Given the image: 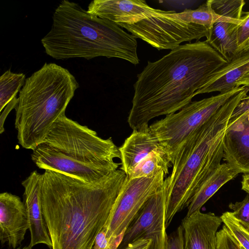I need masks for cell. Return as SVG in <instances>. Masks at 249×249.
<instances>
[{
	"instance_id": "cell-24",
	"label": "cell",
	"mask_w": 249,
	"mask_h": 249,
	"mask_svg": "<svg viewBox=\"0 0 249 249\" xmlns=\"http://www.w3.org/2000/svg\"><path fill=\"white\" fill-rule=\"evenodd\" d=\"M237 30L238 52L249 46V12L244 13Z\"/></svg>"
},
{
	"instance_id": "cell-32",
	"label": "cell",
	"mask_w": 249,
	"mask_h": 249,
	"mask_svg": "<svg viewBox=\"0 0 249 249\" xmlns=\"http://www.w3.org/2000/svg\"><path fill=\"white\" fill-rule=\"evenodd\" d=\"M32 249V247L29 244L28 246H26L22 248V249Z\"/></svg>"
},
{
	"instance_id": "cell-21",
	"label": "cell",
	"mask_w": 249,
	"mask_h": 249,
	"mask_svg": "<svg viewBox=\"0 0 249 249\" xmlns=\"http://www.w3.org/2000/svg\"><path fill=\"white\" fill-rule=\"evenodd\" d=\"M224 225L228 228L244 249H249V227L236 220L231 212H226L220 216Z\"/></svg>"
},
{
	"instance_id": "cell-9",
	"label": "cell",
	"mask_w": 249,
	"mask_h": 249,
	"mask_svg": "<svg viewBox=\"0 0 249 249\" xmlns=\"http://www.w3.org/2000/svg\"><path fill=\"white\" fill-rule=\"evenodd\" d=\"M165 175L161 171L148 178H130L126 176L105 226L108 244L125 232L144 204L162 187Z\"/></svg>"
},
{
	"instance_id": "cell-25",
	"label": "cell",
	"mask_w": 249,
	"mask_h": 249,
	"mask_svg": "<svg viewBox=\"0 0 249 249\" xmlns=\"http://www.w3.org/2000/svg\"><path fill=\"white\" fill-rule=\"evenodd\" d=\"M166 249H184L183 235L181 225L168 235Z\"/></svg>"
},
{
	"instance_id": "cell-13",
	"label": "cell",
	"mask_w": 249,
	"mask_h": 249,
	"mask_svg": "<svg viewBox=\"0 0 249 249\" xmlns=\"http://www.w3.org/2000/svg\"><path fill=\"white\" fill-rule=\"evenodd\" d=\"M222 223L220 216L211 212L185 216L180 224L184 249H217L216 234Z\"/></svg>"
},
{
	"instance_id": "cell-12",
	"label": "cell",
	"mask_w": 249,
	"mask_h": 249,
	"mask_svg": "<svg viewBox=\"0 0 249 249\" xmlns=\"http://www.w3.org/2000/svg\"><path fill=\"white\" fill-rule=\"evenodd\" d=\"M42 174L36 171L32 172L22 182L24 189V204L28 218L31 235L30 245L34 246L40 244L52 248L41 203Z\"/></svg>"
},
{
	"instance_id": "cell-28",
	"label": "cell",
	"mask_w": 249,
	"mask_h": 249,
	"mask_svg": "<svg viewBox=\"0 0 249 249\" xmlns=\"http://www.w3.org/2000/svg\"><path fill=\"white\" fill-rule=\"evenodd\" d=\"M18 103V98L15 97L13 98L3 109V112H1L0 114V133L1 134L4 131V128L3 127V124L4 121L6 118L9 113L10 111L15 108ZM2 109V110H3Z\"/></svg>"
},
{
	"instance_id": "cell-29",
	"label": "cell",
	"mask_w": 249,
	"mask_h": 249,
	"mask_svg": "<svg viewBox=\"0 0 249 249\" xmlns=\"http://www.w3.org/2000/svg\"><path fill=\"white\" fill-rule=\"evenodd\" d=\"M151 242L149 239H139L129 244L123 249H149Z\"/></svg>"
},
{
	"instance_id": "cell-3",
	"label": "cell",
	"mask_w": 249,
	"mask_h": 249,
	"mask_svg": "<svg viewBox=\"0 0 249 249\" xmlns=\"http://www.w3.org/2000/svg\"><path fill=\"white\" fill-rule=\"evenodd\" d=\"M41 42L47 54L57 60L104 56L134 65L140 62L133 35L68 0L61 1L55 9L51 29Z\"/></svg>"
},
{
	"instance_id": "cell-31",
	"label": "cell",
	"mask_w": 249,
	"mask_h": 249,
	"mask_svg": "<svg viewBox=\"0 0 249 249\" xmlns=\"http://www.w3.org/2000/svg\"><path fill=\"white\" fill-rule=\"evenodd\" d=\"M236 86L237 87H240V86L249 87V72L237 81Z\"/></svg>"
},
{
	"instance_id": "cell-20",
	"label": "cell",
	"mask_w": 249,
	"mask_h": 249,
	"mask_svg": "<svg viewBox=\"0 0 249 249\" xmlns=\"http://www.w3.org/2000/svg\"><path fill=\"white\" fill-rule=\"evenodd\" d=\"M23 73H14L10 70L5 71L0 77V111L20 91L26 80Z\"/></svg>"
},
{
	"instance_id": "cell-6",
	"label": "cell",
	"mask_w": 249,
	"mask_h": 249,
	"mask_svg": "<svg viewBox=\"0 0 249 249\" xmlns=\"http://www.w3.org/2000/svg\"><path fill=\"white\" fill-rule=\"evenodd\" d=\"M79 85L69 71L45 63L26 79L19 92L15 128L21 146L34 150L66 108Z\"/></svg>"
},
{
	"instance_id": "cell-1",
	"label": "cell",
	"mask_w": 249,
	"mask_h": 249,
	"mask_svg": "<svg viewBox=\"0 0 249 249\" xmlns=\"http://www.w3.org/2000/svg\"><path fill=\"white\" fill-rule=\"evenodd\" d=\"M126 177L120 169L89 182L45 170L41 203L52 249H92Z\"/></svg>"
},
{
	"instance_id": "cell-17",
	"label": "cell",
	"mask_w": 249,
	"mask_h": 249,
	"mask_svg": "<svg viewBox=\"0 0 249 249\" xmlns=\"http://www.w3.org/2000/svg\"><path fill=\"white\" fill-rule=\"evenodd\" d=\"M249 72V49H244L231 55L225 65L214 72L197 95L226 92L239 88L236 83Z\"/></svg>"
},
{
	"instance_id": "cell-11",
	"label": "cell",
	"mask_w": 249,
	"mask_h": 249,
	"mask_svg": "<svg viewBox=\"0 0 249 249\" xmlns=\"http://www.w3.org/2000/svg\"><path fill=\"white\" fill-rule=\"evenodd\" d=\"M29 229L28 218L24 202L10 193L0 194V240L15 249L20 245Z\"/></svg>"
},
{
	"instance_id": "cell-23",
	"label": "cell",
	"mask_w": 249,
	"mask_h": 249,
	"mask_svg": "<svg viewBox=\"0 0 249 249\" xmlns=\"http://www.w3.org/2000/svg\"><path fill=\"white\" fill-rule=\"evenodd\" d=\"M217 249H244L224 225L216 234Z\"/></svg>"
},
{
	"instance_id": "cell-14",
	"label": "cell",
	"mask_w": 249,
	"mask_h": 249,
	"mask_svg": "<svg viewBox=\"0 0 249 249\" xmlns=\"http://www.w3.org/2000/svg\"><path fill=\"white\" fill-rule=\"evenodd\" d=\"M223 145L224 160L241 173H249V113L227 125Z\"/></svg>"
},
{
	"instance_id": "cell-4",
	"label": "cell",
	"mask_w": 249,
	"mask_h": 249,
	"mask_svg": "<svg viewBox=\"0 0 249 249\" xmlns=\"http://www.w3.org/2000/svg\"><path fill=\"white\" fill-rule=\"evenodd\" d=\"M249 91V87L242 86L179 149L172 172L164 182L167 192L166 228L176 213L188 207L198 188L220 165L229 120Z\"/></svg>"
},
{
	"instance_id": "cell-22",
	"label": "cell",
	"mask_w": 249,
	"mask_h": 249,
	"mask_svg": "<svg viewBox=\"0 0 249 249\" xmlns=\"http://www.w3.org/2000/svg\"><path fill=\"white\" fill-rule=\"evenodd\" d=\"M232 215L242 224L249 227V194L244 199L229 204Z\"/></svg>"
},
{
	"instance_id": "cell-5",
	"label": "cell",
	"mask_w": 249,
	"mask_h": 249,
	"mask_svg": "<svg viewBox=\"0 0 249 249\" xmlns=\"http://www.w3.org/2000/svg\"><path fill=\"white\" fill-rule=\"evenodd\" d=\"M37 167L91 182L117 170L119 147L109 138L99 137L94 130L68 118L60 117L44 139L32 150Z\"/></svg>"
},
{
	"instance_id": "cell-15",
	"label": "cell",
	"mask_w": 249,
	"mask_h": 249,
	"mask_svg": "<svg viewBox=\"0 0 249 249\" xmlns=\"http://www.w3.org/2000/svg\"><path fill=\"white\" fill-rule=\"evenodd\" d=\"M154 9L144 0H93L89 4L87 11L118 25L134 22Z\"/></svg>"
},
{
	"instance_id": "cell-19",
	"label": "cell",
	"mask_w": 249,
	"mask_h": 249,
	"mask_svg": "<svg viewBox=\"0 0 249 249\" xmlns=\"http://www.w3.org/2000/svg\"><path fill=\"white\" fill-rule=\"evenodd\" d=\"M171 164L167 154L161 148L152 151L142 159L127 176L130 178L151 177L161 171L166 175Z\"/></svg>"
},
{
	"instance_id": "cell-26",
	"label": "cell",
	"mask_w": 249,
	"mask_h": 249,
	"mask_svg": "<svg viewBox=\"0 0 249 249\" xmlns=\"http://www.w3.org/2000/svg\"><path fill=\"white\" fill-rule=\"evenodd\" d=\"M249 113V96H247L237 106L233 111L228 125L233 124L241 116Z\"/></svg>"
},
{
	"instance_id": "cell-27",
	"label": "cell",
	"mask_w": 249,
	"mask_h": 249,
	"mask_svg": "<svg viewBox=\"0 0 249 249\" xmlns=\"http://www.w3.org/2000/svg\"><path fill=\"white\" fill-rule=\"evenodd\" d=\"M108 239L105 227L98 233L95 240L92 249H108Z\"/></svg>"
},
{
	"instance_id": "cell-33",
	"label": "cell",
	"mask_w": 249,
	"mask_h": 249,
	"mask_svg": "<svg viewBox=\"0 0 249 249\" xmlns=\"http://www.w3.org/2000/svg\"><path fill=\"white\" fill-rule=\"evenodd\" d=\"M245 49H249V46Z\"/></svg>"
},
{
	"instance_id": "cell-7",
	"label": "cell",
	"mask_w": 249,
	"mask_h": 249,
	"mask_svg": "<svg viewBox=\"0 0 249 249\" xmlns=\"http://www.w3.org/2000/svg\"><path fill=\"white\" fill-rule=\"evenodd\" d=\"M233 19L217 14L209 0L196 9L179 13L154 9L143 18L118 25L158 50H171L183 42L207 37L214 23Z\"/></svg>"
},
{
	"instance_id": "cell-30",
	"label": "cell",
	"mask_w": 249,
	"mask_h": 249,
	"mask_svg": "<svg viewBox=\"0 0 249 249\" xmlns=\"http://www.w3.org/2000/svg\"><path fill=\"white\" fill-rule=\"evenodd\" d=\"M242 189L249 194V173H245L243 175Z\"/></svg>"
},
{
	"instance_id": "cell-8",
	"label": "cell",
	"mask_w": 249,
	"mask_h": 249,
	"mask_svg": "<svg viewBox=\"0 0 249 249\" xmlns=\"http://www.w3.org/2000/svg\"><path fill=\"white\" fill-rule=\"evenodd\" d=\"M241 88L192 101L177 113L167 115L149 126L172 164L179 149L190 136L208 121Z\"/></svg>"
},
{
	"instance_id": "cell-18",
	"label": "cell",
	"mask_w": 249,
	"mask_h": 249,
	"mask_svg": "<svg viewBox=\"0 0 249 249\" xmlns=\"http://www.w3.org/2000/svg\"><path fill=\"white\" fill-rule=\"evenodd\" d=\"M240 173L239 170L228 162L221 164L198 188L187 207L186 216H190L200 211L204 204L223 185Z\"/></svg>"
},
{
	"instance_id": "cell-16",
	"label": "cell",
	"mask_w": 249,
	"mask_h": 249,
	"mask_svg": "<svg viewBox=\"0 0 249 249\" xmlns=\"http://www.w3.org/2000/svg\"><path fill=\"white\" fill-rule=\"evenodd\" d=\"M161 148H163L149 125L133 130L119 147L121 160L120 169L126 176L129 175L142 159L152 151Z\"/></svg>"
},
{
	"instance_id": "cell-2",
	"label": "cell",
	"mask_w": 249,
	"mask_h": 249,
	"mask_svg": "<svg viewBox=\"0 0 249 249\" xmlns=\"http://www.w3.org/2000/svg\"><path fill=\"white\" fill-rule=\"evenodd\" d=\"M227 62L206 41L180 45L148 61L134 85L127 119L130 128L138 129L155 117L180 110Z\"/></svg>"
},
{
	"instance_id": "cell-10",
	"label": "cell",
	"mask_w": 249,
	"mask_h": 249,
	"mask_svg": "<svg viewBox=\"0 0 249 249\" xmlns=\"http://www.w3.org/2000/svg\"><path fill=\"white\" fill-rule=\"evenodd\" d=\"M167 192L164 184L144 204L126 228L118 249L141 239L151 240L149 249H166Z\"/></svg>"
}]
</instances>
